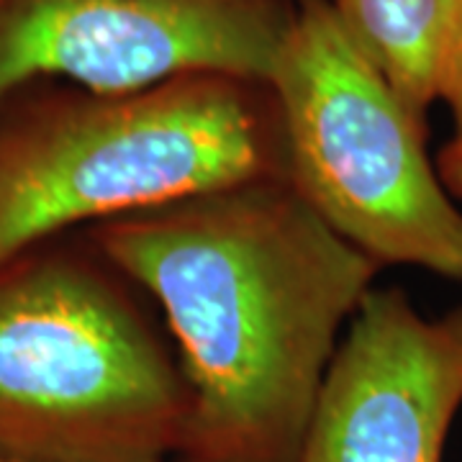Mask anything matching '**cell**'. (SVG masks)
I'll list each match as a JSON object with an SVG mask.
<instances>
[{"label":"cell","mask_w":462,"mask_h":462,"mask_svg":"<svg viewBox=\"0 0 462 462\" xmlns=\"http://www.w3.org/2000/svg\"><path fill=\"white\" fill-rule=\"evenodd\" d=\"M157 306L190 416L180 462H298L346 324L383 270L288 178H249L88 226Z\"/></svg>","instance_id":"1"},{"label":"cell","mask_w":462,"mask_h":462,"mask_svg":"<svg viewBox=\"0 0 462 462\" xmlns=\"http://www.w3.org/2000/svg\"><path fill=\"white\" fill-rule=\"evenodd\" d=\"M285 178L267 80L185 72L103 93L36 78L0 98V263L88 229L249 178Z\"/></svg>","instance_id":"2"},{"label":"cell","mask_w":462,"mask_h":462,"mask_svg":"<svg viewBox=\"0 0 462 462\" xmlns=\"http://www.w3.org/2000/svg\"><path fill=\"white\" fill-rule=\"evenodd\" d=\"M188 416L162 319L88 231L0 263V462H165Z\"/></svg>","instance_id":"3"},{"label":"cell","mask_w":462,"mask_h":462,"mask_svg":"<svg viewBox=\"0 0 462 462\" xmlns=\"http://www.w3.org/2000/svg\"><path fill=\"white\" fill-rule=\"evenodd\" d=\"M281 106L285 178L329 229L380 267L462 281V208L416 116L339 21L298 0L267 78Z\"/></svg>","instance_id":"4"},{"label":"cell","mask_w":462,"mask_h":462,"mask_svg":"<svg viewBox=\"0 0 462 462\" xmlns=\"http://www.w3.org/2000/svg\"><path fill=\"white\" fill-rule=\"evenodd\" d=\"M298 0H0V98L36 78L118 93L185 72L267 80Z\"/></svg>","instance_id":"5"},{"label":"cell","mask_w":462,"mask_h":462,"mask_svg":"<svg viewBox=\"0 0 462 462\" xmlns=\"http://www.w3.org/2000/svg\"><path fill=\"white\" fill-rule=\"evenodd\" d=\"M462 409V306L373 288L331 357L298 462H442Z\"/></svg>","instance_id":"6"},{"label":"cell","mask_w":462,"mask_h":462,"mask_svg":"<svg viewBox=\"0 0 462 462\" xmlns=\"http://www.w3.org/2000/svg\"><path fill=\"white\" fill-rule=\"evenodd\" d=\"M462 0H331L357 47L413 114L437 103L439 65Z\"/></svg>","instance_id":"7"},{"label":"cell","mask_w":462,"mask_h":462,"mask_svg":"<svg viewBox=\"0 0 462 462\" xmlns=\"http://www.w3.org/2000/svg\"><path fill=\"white\" fill-rule=\"evenodd\" d=\"M437 100H442L449 108L455 132H462V3L452 23V32L447 36V47L439 65Z\"/></svg>","instance_id":"8"},{"label":"cell","mask_w":462,"mask_h":462,"mask_svg":"<svg viewBox=\"0 0 462 462\" xmlns=\"http://www.w3.org/2000/svg\"><path fill=\"white\" fill-rule=\"evenodd\" d=\"M434 165H437L439 180L447 188V193L455 200H462V132H455L449 136V142L437 152Z\"/></svg>","instance_id":"9"}]
</instances>
